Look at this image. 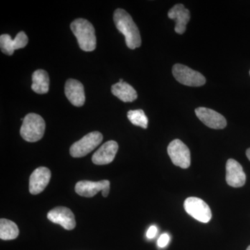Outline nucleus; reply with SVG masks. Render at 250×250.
Instances as JSON below:
<instances>
[{"label":"nucleus","mask_w":250,"mask_h":250,"mask_svg":"<svg viewBox=\"0 0 250 250\" xmlns=\"http://www.w3.org/2000/svg\"><path fill=\"white\" fill-rule=\"evenodd\" d=\"M113 21L118 30L125 36L126 45L129 49H134L141 46V38L139 28L126 11L122 9L116 10Z\"/></svg>","instance_id":"nucleus-1"},{"label":"nucleus","mask_w":250,"mask_h":250,"mask_svg":"<svg viewBox=\"0 0 250 250\" xmlns=\"http://www.w3.org/2000/svg\"><path fill=\"white\" fill-rule=\"evenodd\" d=\"M70 28L82 50L92 52L96 48L95 29L89 21L83 18H78L71 23Z\"/></svg>","instance_id":"nucleus-2"},{"label":"nucleus","mask_w":250,"mask_h":250,"mask_svg":"<svg viewBox=\"0 0 250 250\" xmlns=\"http://www.w3.org/2000/svg\"><path fill=\"white\" fill-rule=\"evenodd\" d=\"M45 130V123L43 118L36 113H29L24 117L21 135L27 142H37L43 137Z\"/></svg>","instance_id":"nucleus-3"},{"label":"nucleus","mask_w":250,"mask_h":250,"mask_svg":"<svg viewBox=\"0 0 250 250\" xmlns=\"http://www.w3.org/2000/svg\"><path fill=\"white\" fill-rule=\"evenodd\" d=\"M103 141V136L99 131L85 135L80 141L74 143L70 149L72 157H83L94 150Z\"/></svg>","instance_id":"nucleus-4"},{"label":"nucleus","mask_w":250,"mask_h":250,"mask_svg":"<svg viewBox=\"0 0 250 250\" xmlns=\"http://www.w3.org/2000/svg\"><path fill=\"white\" fill-rule=\"evenodd\" d=\"M172 75L179 83L187 86H202L206 83L205 77L200 72L182 64L177 63L174 65Z\"/></svg>","instance_id":"nucleus-5"},{"label":"nucleus","mask_w":250,"mask_h":250,"mask_svg":"<svg viewBox=\"0 0 250 250\" xmlns=\"http://www.w3.org/2000/svg\"><path fill=\"white\" fill-rule=\"evenodd\" d=\"M184 209L190 216L203 223H207L211 219L210 207L202 199L190 197L184 202Z\"/></svg>","instance_id":"nucleus-6"},{"label":"nucleus","mask_w":250,"mask_h":250,"mask_svg":"<svg viewBox=\"0 0 250 250\" xmlns=\"http://www.w3.org/2000/svg\"><path fill=\"white\" fill-rule=\"evenodd\" d=\"M167 153L174 165L183 169H187L190 166V150L180 140H174L169 144Z\"/></svg>","instance_id":"nucleus-7"},{"label":"nucleus","mask_w":250,"mask_h":250,"mask_svg":"<svg viewBox=\"0 0 250 250\" xmlns=\"http://www.w3.org/2000/svg\"><path fill=\"white\" fill-rule=\"evenodd\" d=\"M110 182L108 180H102L100 182L90 181H80L75 186V191L82 197H92L99 192L102 191L103 197H106L109 193Z\"/></svg>","instance_id":"nucleus-8"},{"label":"nucleus","mask_w":250,"mask_h":250,"mask_svg":"<svg viewBox=\"0 0 250 250\" xmlns=\"http://www.w3.org/2000/svg\"><path fill=\"white\" fill-rule=\"evenodd\" d=\"M47 217L51 222L58 224L65 229L72 230L76 227L75 215L67 207H56L49 210Z\"/></svg>","instance_id":"nucleus-9"},{"label":"nucleus","mask_w":250,"mask_h":250,"mask_svg":"<svg viewBox=\"0 0 250 250\" xmlns=\"http://www.w3.org/2000/svg\"><path fill=\"white\" fill-rule=\"evenodd\" d=\"M195 114L208 127L215 129H222L226 127L227 121L220 113L205 107H199L195 109Z\"/></svg>","instance_id":"nucleus-10"},{"label":"nucleus","mask_w":250,"mask_h":250,"mask_svg":"<svg viewBox=\"0 0 250 250\" xmlns=\"http://www.w3.org/2000/svg\"><path fill=\"white\" fill-rule=\"evenodd\" d=\"M51 179V172L45 167L36 169L29 177V192L32 195H38L45 190Z\"/></svg>","instance_id":"nucleus-11"},{"label":"nucleus","mask_w":250,"mask_h":250,"mask_svg":"<svg viewBox=\"0 0 250 250\" xmlns=\"http://www.w3.org/2000/svg\"><path fill=\"white\" fill-rule=\"evenodd\" d=\"M226 182L233 188L242 187L246 182V175L243 167L238 161L229 159L226 164Z\"/></svg>","instance_id":"nucleus-12"},{"label":"nucleus","mask_w":250,"mask_h":250,"mask_svg":"<svg viewBox=\"0 0 250 250\" xmlns=\"http://www.w3.org/2000/svg\"><path fill=\"white\" fill-rule=\"evenodd\" d=\"M28 37L24 31L18 33L14 39L9 34H2L0 36V48L3 53L11 56L16 49L24 48L28 43Z\"/></svg>","instance_id":"nucleus-13"},{"label":"nucleus","mask_w":250,"mask_h":250,"mask_svg":"<svg viewBox=\"0 0 250 250\" xmlns=\"http://www.w3.org/2000/svg\"><path fill=\"white\" fill-rule=\"evenodd\" d=\"M118 150V144L116 141H107L93 154L92 161L95 165H107L114 160Z\"/></svg>","instance_id":"nucleus-14"},{"label":"nucleus","mask_w":250,"mask_h":250,"mask_svg":"<svg viewBox=\"0 0 250 250\" xmlns=\"http://www.w3.org/2000/svg\"><path fill=\"white\" fill-rule=\"evenodd\" d=\"M65 93L69 101L74 106H83L85 103V92L83 85L80 81L70 79L65 85Z\"/></svg>","instance_id":"nucleus-15"},{"label":"nucleus","mask_w":250,"mask_h":250,"mask_svg":"<svg viewBox=\"0 0 250 250\" xmlns=\"http://www.w3.org/2000/svg\"><path fill=\"white\" fill-rule=\"evenodd\" d=\"M168 18L175 21V32L179 34H183L187 30L188 22L190 21V11L186 9L183 4L174 5L168 11Z\"/></svg>","instance_id":"nucleus-16"},{"label":"nucleus","mask_w":250,"mask_h":250,"mask_svg":"<svg viewBox=\"0 0 250 250\" xmlns=\"http://www.w3.org/2000/svg\"><path fill=\"white\" fill-rule=\"evenodd\" d=\"M111 92L113 95L117 97L124 103H131L138 98L136 90L126 82L115 83L112 85Z\"/></svg>","instance_id":"nucleus-17"},{"label":"nucleus","mask_w":250,"mask_h":250,"mask_svg":"<svg viewBox=\"0 0 250 250\" xmlns=\"http://www.w3.org/2000/svg\"><path fill=\"white\" fill-rule=\"evenodd\" d=\"M49 78L48 74L44 70H37L32 75L31 88L38 94L48 93Z\"/></svg>","instance_id":"nucleus-18"},{"label":"nucleus","mask_w":250,"mask_h":250,"mask_svg":"<svg viewBox=\"0 0 250 250\" xmlns=\"http://www.w3.org/2000/svg\"><path fill=\"white\" fill-rule=\"evenodd\" d=\"M19 229L14 222L7 219L0 220V238L4 241L16 239L19 235Z\"/></svg>","instance_id":"nucleus-19"},{"label":"nucleus","mask_w":250,"mask_h":250,"mask_svg":"<svg viewBox=\"0 0 250 250\" xmlns=\"http://www.w3.org/2000/svg\"><path fill=\"white\" fill-rule=\"evenodd\" d=\"M127 118L135 126H141L143 129H147L148 118L142 109L131 110L127 113Z\"/></svg>","instance_id":"nucleus-20"},{"label":"nucleus","mask_w":250,"mask_h":250,"mask_svg":"<svg viewBox=\"0 0 250 250\" xmlns=\"http://www.w3.org/2000/svg\"><path fill=\"white\" fill-rule=\"evenodd\" d=\"M169 241H170L169 235L167 233H164L159 237V240H158V246L161 248H166L168 244Z\"/></svg>","instance_id":"nucleus-21"},{"label":"nucleus","mask_w":250,"mask_h":250,"mask_svg":"<svg viewBox=\"0 0 250 250\" xmlns=\"http://www.w3.org/2000/svg\"><path fill=\"white\" fill-rule=\"evenodd\" d=\"M158 229L154 225H152L150 228L148 229L147 231V237L149 239H152V238L155 237L156 233H157Z\"/></svg>","instance_id":"nucleus-22"},{"label":"nucleus","mask_w":250,"mask_h":250,"mask_svg":"<svg viewBox=\"0 0 250 250\" xmlns=\"http://www.w3.org/2000/svg\"><path fill=\"white\" fill-rule=\"evenodd\" d=\"M246 155L247 157L248 158V159H249L250 161V148L248 149V150L246 151Z\"/></svg>","instance_id":"nucleus-23"},{"label":"nucleus","mask_w":250,"mask_h":250,"mask_svg":"<svg viewBox=\"0 0 250 250\" xmlns=\"http://www.w3.org/2000/svg\"><path fill=\"white\" fill-rule=\"evenodd\" d=\"M246 250H250V246L249 247H248V248H247Z\"/></svg>","instance_id":"nucleus-24"},{"label":"nucleus","mask_w":250,"mask_h":250,"mask_svg":"<svg viewBox=\"0 0 250 250\" xmlns=\"http://www.w3.org/2000/svg\"></svg>","instance_id":"nucleus-25"}]
</instances>
